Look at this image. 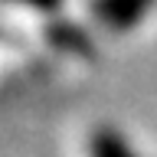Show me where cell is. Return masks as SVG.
Masks as SVG:
<instances>
[{"instance_id":"cell-1","label":"cell","mask_w":157,"mask_h":157,"mask_svg":"<svg viewBox=\"0 0 157 157\" xmlns=\"http://www.w3.org/2000/svg\"><path fill=\"white\" fill-rule=\"evenodd\" d=\"M154 3L157 0H92V3H88V13H92V20H95L101 29L124 33V29H131Z\"/></svg>"},{"instance_id":"cell-2","label":"cell","mask_w":157,"mask_h":157,"mask_svg":"<svg viewBox=\"0 0 157 157\" xmlns=\"http://www.w3.org/2000/svg\"><path fill=\"white\" fill-rule=\"evenodd\" d=\"M46 39L59 52H69V56H78V59H92L95 52V39L85 26H78L72 20H49L46 23Z\"/></svg>"},{"instance_id":"cell-3","label":"cell","mask_w":157,"mask_h":157,"mask_svg":"<svg viewBox=\"0 0 157 157\" xmlns=\"http://www.w3.org/2000/svg\"><path fill=\"white\" fill-rule=\"evenodd\" d=\"M88 154H92V157H137L134 147L128 144L118 131H111V128H98L95 134H92Z\"/></svg>"},{"instance_id":"cell-4","label":"cell","mask_w":157,"mask_h":157,"mask_svg":"<svg viewBox=\"0 0 157 157\" xmlns=\"http://www.w3.org/2000/svg\"><path fill=\"white\" fill-rule=\"evenodd\" d=\"M13 3H23L29 10H39V13H59L62 0H13Z\"/></svg>"}]
</instances>
